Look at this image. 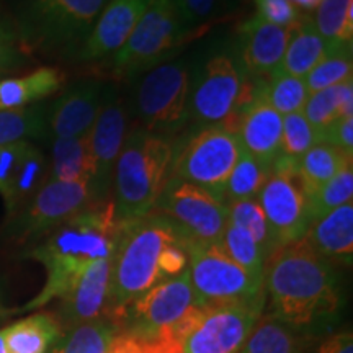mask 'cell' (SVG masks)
<instances>
[{"instance_id": "1", "label": "cell", "mask_w": 353, "mask_h": 353, "mask_svg": "<svg viewBox=\"0 0 353 353\" xmlns=\"http://www.w3.org/2000/svg\"><path fill=\"white\" fill-rule=\"evenodd\" d=\"M263 296V312L312 339L341 312V278L334 263L299 239L278 245L265 260Z\"/></svg>"}, {"instance_id": "2", "label": "cell", "mask_w": 353, "mask_h": 353, "mask_svg": "<svg viewBox=\"0 0 353 353\" xmlns=\"http://www.w3.org/2000/svg\"><path fill=\"white\" fill-rule=\"evenodd\" d=\"M121 229L112 198L94 201L57 226L44 244L30 252V257L46 268V283L21 311H34L61 299L88 265L113 257Z\"/></svg>"}, {"instance_id": "3", "label": "cell", "mask_w": 353, "mask_h": 353, "mask_svg": "<svg viewBox=\"0 0 353 353\" xmlns=\"http://www.w3.org/2000/svg\"><path fill=\"white\" fill-rule=\"evenodd\" d=\"M180 241H185L182 234L169 219L157 213L123 223L120 239L112 257L105 319L120 312L154 285L164 281L159 268L161 257L167 247Z\"/></svg>"}, {"instance_id": "4", "label": "cell", "mask_w": 353, "mask_h": 353, "mask_svg": "<svg viewBox=\"0 0 353 353\" xmlns=\"http://www.w3.org/2000/svg\"><path fill=\"white\" fill-rule=\"evenodd\" d=\"M174 144L165 136L134 130L123 144L113 170V205L118 221L151 214L170 180Z\"/></svg>"}, {"instance_id": "5", "label": "cell", "mask_w": 353, "mask_h": 353, "mask_svg": "<svg viewBox=\"0 0 353 353\" xmlns=\"http://www.w3.org/2000/svg\"><path fill=\"white\" fill-rule=\"evenodd\" d=\"M255 99L247 85L244 69L229 52L211 56L190 90L188 117L208 126L237 132L241 110Z\"/></svg>"}, {"instance_id": "6", "label": "cell", "mask_w": 353, "mask_h": 353, "mask_svg": "<svg viewBox=\"0 0 353 353\" xmlns=\"http://www.w3.org/2000/svg\"><path fill=\"white\" fill-rule=\"evenodd\" d=\"M188 275L195 299L201 306L265 299L263 281L237 265L219 244L185 242Z\"/></svg>"}, {"instance_id": "7", "label": "cell", "mask_w": 353, "mask_h": 353, "mask_svg": "<svg viewBox=\"0 0 353 353\" xmlns=\"http://www.w3.org/2000/svg\"><path fill=\"white\" fill-rule=\"evenodd\" d=\"M242 152L236 132L223 126L203 128L174 152L170 179L195 183L224 200L229 175Z\"/></svg>"}, {"instance_id": "8", "label": "cell", "mask_w": 353, "mask_h": 353, "mask_svg": "<svg viewBox=\"0 0 353 353\" xmlns=\"http://www.w3.org/2000/svg\"><path fill=\"white\" fill-rule=\"evenodd\" d=\"M257 201L278 245L296 242L306 236L311 226L309 193L298 161L278 156L272 164L270 175L260 190Z\"/></svg>"}, {"instance_id": "9", "label": "cell", "mask_w": 353, "mask_h": 353, "mask_svg": "<svg viewBox=\"0 0 353 353\" xmlns=\"http://www.w3.org/2000/svg\"><path fill=\"white\" fill-rule=\"evenodd\" d=\"M154 211L193 244H218L228 224L226 201L185 180L170 179Z\"/></svg>"}, {"instance_id": "10", "label": "cell", "mask_w": 353, "mask_h": 353, "mask_svg": "<svg viewBox=\"0 0 353 353\" xmlns=\"http://www.w3.org/2000/svg\"><path fill=\"white\" fill-rule=\"evenodd\" d=\"M195 304L198 303L187 268L182 275L161 281L144 291L107 321L112 322L118 332L144 341L174 325Z\"/></svg>"}, {"instance_id": "11", "label": "cell", "mask_w": 353, "mask_h": 353, "mask_svg": "<svg viewBox=\"0 0 353 353\" xmlns=\"http://www.w3.org/2000/svg\"><path fill=\"white\" fill-rule=\"evenodd\" d=\"M190 74L185 64H162L141 82L136 95L144 130L156 134H174L188 120Z\"/></svg>"}, {"instance_id": "12", "label": "cell", "mask_w": 353, "mask_h": 353, "mask_svg": "<svg viewBox=\"0 0 353 353\" xmlns=\"http://www.w3.org/2000/svg\"><path fill=\"white\" fill-rule=\"evenodd\" d=\"M183 28L174 0H151L131 37L117 52L114 72L128 77L151 68L175 46Z\"/></svg>"}, {"instance_id": "13", "label": "cell", "mask_w": 353, "mask_h": 353, "mask_svg": "<svg viewBox=\"0 0 353 353\" xmlns=\"http://www.w3.org/2000/svg\"><path fill=\"white\" fill-rule=\"evenodd\" d=\"M97 200L92 183L48 180L13 221L12 236L21 242L34 239L74 218Z\"/></svg>"}, {"instance_id": "14", "label": "cell", "mask_w": 353, "mask_h": 353, "mask_svg": "<svg viewBox=\"0 0 353 353\" xmlns=\"http://www.w3.org/2000/svg\"><path fill=\"white\" fill-rule=\"evenodd\" d=\"M265 299L205 306L196 329L185 339L183 353H236L263 314Z\"/></svg>"}, {"instance_id": "15", "label": "cell", "mask_w": 353, "mask_h": 353, "mask_svg": "<svg viewBox=\"0 0 353 353\" xmlns=\"http://www.w3.org/2000/svg\"><path fill=\"white\" fill-rule=\"evenodd\" d=\"M108 0H28L30 15L44 37L74 41L90 33Z\"/></svg>"}, {"instance_id": "16", "label": "cell", "mask_w": 353, "mask_h": 353, "mask_svg": "<svg viewBox=\"0 0 353 353\" xmlns=\"http://www.w3.org/2000/svg\"><path fill=\"white\" fill-rule=\"evenodd\" d=\"M126 118V110L121 101H107L87 134L95 165L94 190L99 200H103L112 183L114 164L125 144Z\"/></svg>"}, {"instance_id": "17", "label": "cell", "mask_w": 353, "mask_h": 353, "mask_svg": "<svg viewBox=\"0 0 353 353\" xmlns=\"http://www.w3.org/2000/svg\"><path fill=\"white\" fill-rule=\"evenodd\" d=\"M294 28V26H293ZM293 28H281L255 15L239 26L241 65L252 77H273L280 69Z\"/></svg>"}, {"instance_id": "18", "label": "cell", "mask_w": 353, "mask_h": 353, "mask_svg": "<svg viewBox=\"0 0 353 353\" xmlns=\"http://www.w3.org/2000/svg\"><path fill=\"white\" fill-rule=\"evenodd\" d=\"M151 0H110L83 44V59H101L118 52L131 37Z\"/></svg>"}, {"instance_id": "19", "label": "cell", "mask_w": 353, "mask_h": 353, "mask_svg": "<svg viewBox=\"0 0 353 353\" xmlns=\"http://www.w3.org/2000/svg\"><path fill=\"white\" fill-rule=\"evenodd\" d=\"M112 276V257L90 263L63 298V321L68 327L101 319L105 314Z\"/></svg>"}, {"instance_id": "20", "label": "cell", "mask_w": 353, "mask_h": 353, "mask_svg": "<svg viewBox=\"0 0 353 353\" xmlns=\"http://www.w3.org/2000/svg\"><path fill=\"white\" fill-rule=\"evenodd\" d=\"M281 132H283V117L275 112L267 101L255 97L241 113L236 134L244 152L250 154L262 164L272 167L280 156Z\"/></svg>"}, {"instance_id": "21", "label": "cell", "mask_w": 353, "mask_h": 353, "mask_svg": "<svg viewBox=\"0 0 353 353\" xmlns=\"http://www.w3.org/2000/svg\"><path fill=\"white\" fill-rule=\"evenodd\" d=\"M103 85L100 82H83L69 90L54 105L50 114V128L56 139L81 138L88 134L103 108Z\"/></svg>"}, {"instance_id": "22", "label": "cell", "mask_w": 353, "mask_h": 353, "mask_svg": "<svg viewBox=\"0 0 353 353\" xmlns=\"http://www.w3.org/2000/svg\"><path fill=\"white\" fill-rule=\"evenodd\" d=\"M303 239L330 263L350 265L353 259V203L339 206L312 221Z\"/></svg>"}, {"instance_id": "23", "label": "cell", "mask_w": 353, "mask_h": 353, "mask_svg": "<svg viewBox=\"0 0 353 353\" xmlns=\"http://www.w3.org/2000/svg\"><path fill=\"white\" fill-rule=\"evenodd\" d=\"M8 353H50L63 337L61 322L48 312H37L2 330Z\"/></svg>"}, {"instance_id": "24", "label": "cell", "mask_w": 353, "mask_h": 353, "mask_svg": "<svg viewBox=\"0 0 353 353\" xmlns=\"http://www.w3.org/2000/svg\"><path fill=\"white\" fill-rule=\"evenodd\" d=\"M330 46L332 44L321 37L311 19H299L291 32L278 72L304 79L327 54Z\"/></svg>"}, {"instance_id": "25", "label": "cell", "mask_w": 353, "mask_h": 353, "mask_svg": "<svg viewBox=\"0 0 353 353\" xmlns=\"http://www.w3.org/2000/svg\"><path fill=\"white\" fill-rule=\"evenodd\" d=\"M64 85V74L56 68H39L23 77L0 81V110L25 108L54 95Z\"/></svg>"}, {"instance_id": "26", "label": "cell", "mask_w": 353, "mask_h": 353, "mask_svg": "<svg viewBox=\"0 0 353 353\" xmlns=\"http://www.w3.org/2000/svg\"><path fill=\"white\" fill-rule=\"evenodd\" d=\"M309 341L311 337L296 332L263 312L249 339L236 353H309Z\"/></svg>"}, {"instance_id": "27", "label": "cell", "mask_w": 353, "mask_h": 353, "mask_svg": "<svg viewBox=\"0 0 353 353\" xmlns=\"http://www.w3.org/2000/svg\"><path fill=\"white\" fill-rule=\"evenodd\" d=\"M95 165L92 159L88 138L54 139L50 180L56 182H88L94 185Z\"/></svg>"}, {"instance_id": "28", "label": "cell", "mask_w": 353, "mask_h": 353, "mask_svg": "<svg viewBox=\"0 0 353 353\" xmlns=\"http://www.w3.org/2000/svg\"><path fill=\"white\" fill-rule=\"evenodd\" d=\"M303 114L321 134L322 131L341 118L353 117V81L309 94Z\"/></svg>"}, {"instance_id": "29", "label": "cell", "mask_w": 353, "mask_h": 353, "mask_svg": "<svg viewBox=\"0 0 353 353\" xmlns=\"http://www.w3.org/2000/svg\"><path fill=\"white\" fill-rule=\"evenodd\" d=\"M348 165H353V154L325 143L316 144L298 161L309 196Z\"/></svg>"}, {"instance_id": "30", "label": "cell", "mask_w": 353, "mask_h": 353, "mask_svg": "<svg viewBox=\"0 0 353 353\" xmlns=\"http://www.w3.org/2000/svg\"><path fill=\"white\" fill-rule=\"evenodd\" d=\"M118 330L112 322L101 317L94 322L69 329L50 353H105Z\"/></svg>"}, {"instance_id": "31", "label": "cell", "mask_w": 353, "mask_h": 353, "mask_svg": "<svg viewBox=\"0 0 353 353\" xmlns=\"http://www.w3.org/2000/svg\"><path fill=\"white\" fill-rule=\"evenodd\" d=\"M312 23L329 44H352L353 0H322Z\"/></svg>"}, {"instance_id": "32", "label": "cell", "mask_w": 353, "mask_h": 353, "mask_svg": "<svg viewBox=\"0 0 353 353\" xmlns=\"http://www.w3.org/2000/svg\"><path fill=\"white\" fill-rule=\"evenodd\" d=\"M353 70L352 44H332L319 64L304 77L309 94L350 81Z\"/></svg>"}, {"instance_id": "33", "label": "cell", "mask_w": 353, "mask_h": 353, "mask_svg": "<svg viewBox=\"0 0 353 353\" xmlns=\"http://www.w3.org/2000/svg\"><path fill=\"white\" fill-rule=\"evenodd\" d=\"M272 167L262 164L250 154L242 152L236 167H234L224 190V201L232 203L239 200L257 198L260 190L267 182Z\"/></svg>"}, {"instance_id": "34", "label": "cell", "mask_w": 353, "mask_h": 353, "mask_svg": "<svg viewBox=\"0 0 353 353\" xmlns=\"http://www.w3.org/2000/svg\"><path fill=\"white\" fill-rule=\"evenodd\" d=\"M228 221L234 226L244 229L254 237L267 260L273 250L278 247V242L273 236L267 218H265L262 208H260L257 198L252 200H239L228 203Z\"/></svg>"}, {"instance_id": "35", "label": "cell", "mask_w": 353, "mask_h": 353, "mask_svg": "<svg viewBox=\"0 0 353 353\" xmlns=\"http://www.w3.org/2000/svg\"><path fill=\"white\" fill-rule=\"evenodd\" d=\"M48 162L46 157L33 144L26 149L23 161L17 174L15 185L12 190L10 203L7 205L8 213H15L25 201L32 200L39 188L46 183Z\"/></svg>"}, {"instance_id": "36", "label": "cell", "mask_w": 353, "mask_h": 353, "mask_svg": "<svg viewBox=\"0 0 353 353\" xmlns=\"http://www.w3.org/2000/svg\"><path fill=\"white\" fill-rule=\"evenodd\" d=\"M257 97L267 101L281 117H285V114L303 112L309 92L304 79L278 72L270 77V82H267Z\"/></svg>"}, {"instance_id": "37", "label": "cell", "mask_w": 353, "mask_h": 353, "mask_svg": "<svg viewBox=\"0 0 353 353\" xmlns=\"http://www.w3.org/2000/svg\"><path fill=\"white\" fill-rule=\"evenodd\" d=\"M46 132V113L41 107L0 110V145L41 138Z\"/></svg>"}, {"instance_id": "38", "label": "cell", "mask_w": 353, "mask_h": 353, "mask_svg": "<svg viewBox=\"0 0 353 353\" xmlns=\"http://www.w3.org/2000/svg\"><path fill=\"white\" fill-rule=\"evenodd\" d=\"M218 244L237 265H241L245 272L257 280L263 281L265 255L257 242L244 229L234 226L232 223L226 224L223 236Z\"/></svg>"}, {"instance_id": "39", "label": "cell", "mask_w": 353, "mask_h": 353, "mask_svg": "<svg viewBox=\"0 0 353 353\" xmlns=\"http://www.w3.org/2000/svg\"><path fill=\"white\" fill-rule=\"evenodd\" d=\"M353 198V165L339 172L334 179L325 182L309 196L311 223L339 206L352 203Z\"/></svg>"}, {"instance_id": "40", "label": "cell", "mask_w": 353, "mask_h": 353, "mask_svg": "<svg viewBox=\"0 0 353 353\" xmlns=\"http://www.w3.org/2000/svg\"><path fill=\"white\" fill-rule=\"evenodd\" d=\"M316 144H319V134L306 120L303 112L285 114L283 132H281V156L299 161Z\"/></svg>"}, {"instance_id": "41", "label": "cell", "mask_w": 353, "mask_h": 353, "mask_svg": "<svg viewBox=\"0 0 353 353\" xmlns=\"http://www.w3.org/2000/svg\"><path fill=\"white\" fill-rule=\"evenodd\" d=\"M28 145V141L0 145V196L3 198L6 206L10 203L17 174H19Z\"/></svg>"}, {"instance_id": "42", "label": "cell", "mask_w": 353, "mask_h": 353, "mask_svg": "<svg viewBox=\"0 0 353 353\" xmlns=\"http://www.w3.org/2000/svg\"><path fill=\"white\" fill-rule=\"evenodd\" d=\"M254 3L260 19L281 28H293L301 19L298 8L290 0H254Z\"/></svg>"}, {"instance_id": "43", "label": "cell", "mask_w": 353, "mask_h": 353, "mask_svg": "<svg viewBox=\"0 0 353 353\" xmlns=\"http://www.w3.org/2000/svg\"><path fill=\"white\" fill-rule=\"evenodd\" d=\"M319 143H325L353 154V117L341 118L319 134Z\"/></svg>"}, {"instance_id": "44", "label": "cell", "mask_w": 353, "mask_h": 353, "mask_svg": "<svg viewBox=\"0 0 353 353\" xmlns=\"http://www.w3.org/2000/svg\"><path fill=\"white\" fill-rule=\"evenodd\" d=\"M183 26L205 21L213 13L216 0H174Z\"/></svg>"}, {"instance_id": "45", "label": "cell", "mask_w": 353, "mask_h": 353, "mask_svg": "<svg viewBox=\"0 0 353 353\" xmlns=\"http://www.w3.org/2000/svg\"><path fill=\"white\" fill-rule=\"evenodd\" d=\"M316 353H353V334L350 329L329 334L316 348Z\"/></svg>"}, {"instance_id": "46", "label": "cell", "mask_w": 353, "mask_h": 353, "mask_svg": "<svg viewBox=\"0 0 353 353\" xmlns=\"http://www.w3.org/2000/svg\"><path fill=\"white\" fill-rule=\"evenodd\" d=\"M17 63V52L13 48L12 34L7 32L6 26H0V74L7 70L12 64Z\"/></svg>"}, {"instance_id": "47", "label": "cell", "mask_w": 353, "mask_h": 353, "mask_svg": "<svg viewBox=\"0 0 353 353\" xmlns=\"http://www.w3.org/2000/svg\"><path fill=\"white\" fill-rule=\"evenodd\" d=\"M105 353H143L141 352L139 342L131 335L118 332L110 342V345Z\"/></svg>"}, {"instance_id": "48", "label": "cell", "mask_w": 353, "mask_h": 353, "mask_svg": "<svg viewBox=\"0 0 353 353\" xmlns=\"http://www.w3.org/2000/svg\"><path fill=\"white\" fill-rule=\"evenodd\" d=\"M298 10H304V12H312L319 7V3L322 0H290Z\"/></svg>"}, {"instance_id": "49", "label": "cell", "mask_w": 353, "mask_h": 353, "mask_svg": "<svg viewBox=\"0 0 353 353\" xmlns=\"http://www.w3.org/2000/svg\"><path fill=\"white\" fill-rule=\"evenodd\" d=\"M8 314V311H7V307L3 306V298H2V290H0V321L3 319V317H6Z\"/></svg>"}, {"instance_id": "50", "label": "cell", "mask_w": 353, "mask_h": 353, "mask_svg": "<svg viewBox=\"0 0 353 353\" xmlns=\"http://www.w3.org/2000/svg\"><path fill=\"white\" fill-rule=\"evenodd\" d=\"M0 353H8V350H7V345H6V342H3L2 332H0Z\"/></svg>"}, {"instance_id": "51", "label": "cell", "mask_w": 353, "mask_h": 353, "mask_svg": "<svg viewBox=\"0 0 353 353\" xmlns=\"http://www.w3.org/2000/svg\"><path fill=\"white\" fill-rule=\"evenodd\" d=\"M0 25H3V23H2V21H0Z\"/></svg>"}]
</instances>
